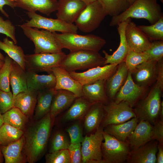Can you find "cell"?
Instances as JSON below:
<instances>
[{
	"label": "cell",
	"mask_w": 163,
	"mask_h": 163,
	"mask_svg": "<svg viewBox=\"0 0 163 163\" xmlns=\"http://www.w3.org/2000/svg\"><path fill=\"white\" fill-rule=\"evenodd\" d=\"M52 123L50 113L27 129L24 135L23 155L29 163L36 162L44 152L48 142Z\"/></svg>",
	"instance_id": "1"
},
{
	"label": "cell",
	"mask_w": 163,
	"mask_h": 163,
	"mask_svg": "<svg viewBox=\"0 0 163 163\" xmlns=\"http://www.w3.org/2000/svg\"><path fill=\"white\" fill-rule=\"evenodd\" d=\"M163 14L157 0H136L124 11L112 17L110 25L117 26L120 23L131 18L145 19L152 24L163 17Z\"/></svg>",
	"instance_id": "2"
},
{
	"label": "cell",
	"mask_w": 163,
	"mask_h": 163,
	"mask_svg": "<svg viewBox=\"0 0 163 163\" xmlns=\"http://www.w3.org/2000/svg\"><path fill=\"white\" fill-rule=\"evenodd\" d=\"M62 49H66L73 52L88 50L99 52L106 43L105 39L93 34L85 35L77 33L58 34L53 32Z\"/></svg>",
	"instance_id": "3"
},
{
	"label": "cell",
	"mask_w": 163,
	"mask_h": 163,
	"mask_svg": "<svg viewBox=\"0 0 163 163\" xmlns=\"http://www.w3.org/2000/svg\"><path fill=\"white\" fill-rule=\"evenodd\" d=\"M105 61L99 52L80 50L70 52L66 55L59 66L69 72L103 66Z\"/></svg>",
	"instance_id": "4"
},
{
	"label": "cell",
	"mask_w": 163,
	"mask_h": 163,
	"mask_svg": "<svg viewBox=\"0 0 163 163\" xmlns=\"http://www.w3.org/2000/svg\"><path fill=\"white\" fill-rule=\"evenodd\" d=\"M147 95L140 100L133 109L139 121H147L151 124L158 119L159 115L163 90L155 83Z\"/></svg>",
	"instance_id": "5"
},
{
	"label": "cell",
	"mask_w": 163,
	"mask_h": 163,
	"mask_svg": "<svg viewBox=\"0 0 163 163\" xmlns=\"http://www.w3.org/2000/svg\"><path fill=\"white\" fill-rule=\"evenodd\" d=\"M24 35L34 43V53H56L62 52L53 32L36 28L19 25Z\"/></svg>",
	"instance_id": "6"
},
{
	"label": "cell",
	"mask_w": 163,
	"mask_h": 163,
	"mask_svg": "<svg viewBox=\"0 0 163 163\" xmlns=\"http://www.w3.org/2000/svg\"><path fill=\"white\" fill-rule=\"evenodd\" d=\"M104 142L101 145L104 163H122L126 161L130 148L126 142L120 141L103 131Z\"/></svg>",
	"instance_id": "7"
},
{
	"label": "cell",
	"mask_w": 163,
	"mask_h": 163,
	"mask_svg": "<svg viewBox=\"0 0 163 163\" xmlns=\"http://www.w3.org/2000/svg\"><path fill=\"white\" fill-rule=\"evenodd\" d=\"M107 15L99 1L86 5L75 21L78 29L90 33L97 29Z\"/></svg>",
	"instance_id": "8"
},
{
	"label": "cell",
	"mask_w": 163,
	"mask_h": 163,
	"mask_svg": "<svg viewBox=\"0 0 163 163\" xmlns=\"http://www.w3.org/2000/svg\"><path fill=\"white\" fill-rule=\"evenodd\" d=\"M62 51L58 53H42L25 56V70L37 72H52L53 68L59 66L65 57Z\"/></svg>",
	"instance_id": "9"
},
{
	"label": "cell",
	"mask_w": 163,
	"mask_h": 163,
	"mask_svg": "<svg viewBox=\"0 0 163 163\" xmlns=\"http://www.w3.org/2000/svg\"><path fill=\"white\" fill-rule=\"evenodd\" d=\"M30 19L22 24L23 25L38 29H42L52 32L62 33H77L78 29L75 25L68 24L57 18H47L36 13L26 12Z\"/></svg>",
	"instance_id": "10"
},
{
	"label": "cell",
	"mask_w": 163,
	"mask_h": 163,
	"mask_svg": "<svg viewBox=\"0 0 163 163\" xmlns=\"http://www.w3.org/2000/svg\"><path fill=\"white\" fill-rule=\"evenodd\" d=\"M103 131L98 127L94 133L84 137L81 143L82 163H104L101 150Z\"/></svg>",
	"instance_id": "11"
},
{
	"label": "cell",
	"mask_w": 163,
	"mask_h": 163,
	"mask_svg": "<svg viewBox=\"0 0 163 163\" xmlns=\"http://www.w3.org/2000/svg\"><path fill=\"white\" fill-rule=\"evenodd\" d=\"M103 108L105 113L103 122L104 126L121 123L136 117L133 107L125 101L117 103L112 101L104 104Z\"/></svg>",
	"instance_id": "12"
},
{
	"label": "cell",
	"mask_w": 163,
	"mask_h": 163,
	"mask_svg": "<svg viewBox=\"0 0 163 163\" xmlns=\"http://www.w3.org/2000/svg\"><path fill=\"white\" fill-rule=\"evenodd\" d=\"M149 91V88L141 87L136 84L132 78L131 73L129 71L125 82L115 95L113 101L117 103L125 101L133 107L147 95Z\"/></svg>",
	"instance_id": "13"
},
{
	"label": "cell",
	"mask_w": 163,
	"mask_h": 163,
	"mask_svg": "<svg viewBox=\"0 0 163 163\" xmlns=\"http://www.w3.org/2000/svg\"><path fill=\"white\" fill-rule=\"evenodd\" d=\"M118 64H108L93 68L83 72H69L71 77L82 85L102 80H107L116 71Z\"/></svg>",
	"instance_id": "14"
},
{
	"label": "cell",
	"mask_w": 163,
	"mask_h": 163,
	"mask_svg": "<svg viewBox=\"0 0 163 163\" xmlns=\"http://www.w3.org/2000/svg\"><path fill=\"white\" fill-rule=\"evenodd\" d=\"M131 73L134 82L147 88L154 84L157 77V62L148 60L138 65Z\"/></svg>",
	"instance_id": "15"
},
{
	"label": "cell",
	"mask_w": 163,
	"mask_h": 163,
	"mask_svg": "<svg viewBox=\"0 0 163 163\" xmlns=\"http://www.w3.org/2000/svg\"><path fill=\"white\" fill-rule=\"evenodd\" d=\"M125 35L130 49L135 52H145L151 45V41L131 20L126 25Z\"/></svg>",
	"instance_id": "16"
},
{
	"label": "cell",
	"mask_w": 163,
	"mask_h": 163,
	"mask_svg": "<svg viewBox=\"0 0 163 163\" xmlns=\"http://www.w3.org/2000/svg\"><path fill=\"white\" fill-rule=\"evenodd\" d=\"M57 18L68 24H73L86 5L79 0H58Z\"/></svg>",
	"instance_id": "17"
},
{
	"label": "cell",
	"mask_w": 163,
	"mask_h": 163,
	"mask_svg": "<svg viewBox=\"0 0 163 163\" xmlns=\"http://www.w3.org/2000/svg\"><path fill=\"white\" fill-rule=\"evenodd\" d=\"M158 142L153 140L131 150L126 161L129 163H155Z\"/></svg>",
	"instance_id": "18"
},
{
	"label": "cell",
	"mask_w": 163,
	"mask_h": 163,
	"mask_svg": "<svg viewBox=\"0 0 163 163\" xmlns=\"http://www.w3.org/2000/svg\"><path fill=\"white\" fill-rule=\"evenodd\" d=\"M130 20L131 18L128 19L117 25V31L120 38V44L117 49L111 55L109 54L104 50L102 51L105 59L104 65L108 64H119L125 61L130 50L125 37V30L127 23Z\"/></svg>",
	"instance_id": "19"
},
{
	"label": "cell",
	"mask_w": 163,
	"mask_h": 163,
	"mask_svg": "<svg viewBox=\"0 0 163 163\" xmlns=\"http://www.w3.org/2000/svg\"><path fill=\"white\" fill-rule=\"evenodd\" d=\"M51 71L56 78V90L64 89L72 92L78 97H83L82 85L72 78L69 72L60 66L53 68Z\"/></svg>",
	"instance_id": "20"
},
{
	"label": "cell",
	"mask_w": 163,
	"mask_h": 163,
	"mask_svg": "<svg viewBox=\"0 0 163 163\" xmlns=\"http://www.w3.org/2000/svg\"><path fill=\"white\" fill-rule=\"evenodd\" d=\"M153 126L149 121H139L125 142L132 150L136 149L153 140Z\"/></svg>",
	"instance_id": "21"
},
{
	"label": "cell",
	"mask_w": 163,
	"mask_h": 163,
	"mask_svg": "<svg viewBox=\"0 0 163 163\" xmlns=\"http://www.w3.org/2000/svg\"><path fill=\"white\" fill-rule=\"evenodd\" d=\"M15 7H18L28 11H39L49 16L57 11L58 0H15Z\"/></svg>",
	"instance_id": "22"
},
{
	"label": "cell",
	"mask_w": 163,
	"mask_h": 163,
	"mask_svg": "<svg viewBox=\"0 0 163 163\" xmlns=\"http://www.w3.org/2000/svg\"><path fill=\"white\" fill-rule=\"evenodd\" d=\"M128 72L125 62L124 61L118 64L115 72L106 80V93L108 98L114 99L125 82Z\"/></svg>",
	"instance_id": "23"
},
{
	"label": "cell",
	"mask_w": 163,
	"mask_h": 163,
	"mask_svg": "<svg viewBox=\"0 0 163 163\" xmlns=\"http://www.w3.org/2000/svg\"><path fill=\"white\" fill-rule=\"evenodd\" d=\"M28 89L37 91L55 88L56 78L52 72L48 75H39L37 73L26 70Z\"/></svg>",
	"instance_id": "24"
},
{
	"label": "cell",
	"mask_w": 163,
	"mask_h": 163,
	"mask_svg": "<svg viewBox=\"0 0 163 163\" xmlns=\"http://www.w3.org/2000/svg\"><path fill=\"white\" fill-rule=\"evenodd\" d=\"M105 80L82 85L83 97L93 103H101L105 104L108 98L106 90Z\"/></svg>",
	"instance_id": "25"
},
{
	"label": "cell",
	"mask_w": 163,
	"mask_h": 163,
	"mask_svg": "<svg viewBox=\"0 0 163 163\" xmlns=\"http://www.w3.org/2000/svg\"><path fill=\"white\" fill-rule=\"evenodd\" d=\"M38 91L28 89L18 93L14 98V107L19 109L28 118L31 117L34 111Z\"/></svg>",
	"instance_id": "26"
},
{
	"label": "cell",
	"mask_w": 163,
	"mask_h": 163,
	"mask_svg": "<svg viewBox=\"0 0 163 163\" xmlns=\"http://www.w3.org/2000/svg\"><path fill=\"white\" fill-rule=\"evenodd\" d=\"M77 97L75 94L67 90L62 89L56 90L49 112L52 119L70 107Z\"/></svg>",
	"instance_id": "27"
},
{
	"label": "cell",
	"mask_w": 163,
	"mask_h": 163,
	"mask_svg": "<svg viewBox=\"0 0 163 163\" xmlns=\"http://www.w3.org/2000/svg\"><path fill=\"white\" fill-rule=\"evenodd\" d=\"M25 142L24 135L19 139L6 145H1L5 163H23L26 161L22 151Z\"/></svg>",
	"instance_id": "28"
},
{
	"label": "cell",
	"mask_w": 163,
	"mask_h": 163,
	"mask_svg": "<svg viewBox=\"0 0 163 163\" xmlns=\"http://www.w3.org/2000/svg\"><path fill=\"white\" fill-rule=\"evenodd\" d=\"M10 82L14 98L18 93L28 90L26 71L13 60L11 66Z\"/></svg>",
	"instance_id": "29"
},
{
	"label": "cell",
	"mask_w": 163,
	"mask_h": 163,
	"mask_svg": "<svg viewBox=\"0 0 163 163\" xmlns=\"http://www.w3.org/2000/svg\"><path fill=\"white\" fill-rule=\"evenodd\" d=\"M56 90L55 88L38 91L34 115L36 120L41 119L50 112L53 96Z\"/></svg>",
	"instance_id": "30"
},
{
	"label": "cell",
	"mask_w": 163,
	"mask_h": 163,
	"mask_svg": "<svg viewBox=\"0 0 163 163\" xmlns=\"http://www.w3.org/2000/svg\"><path fill=\"white\" fill-rule=\"evenodd\" d=\"M139 122L136 117H134L121 123L107 125L105 126L104 131L120 141L125 142L134 130Z\"/></svg>",
	"instance_id": "31"
},
{
	"label": "cell",
	"mask_w": 163,
	"mask_h": 163,
	"mask_svg": "<svg viewBox=\"0 0 163 163\" xmlns=\"http://www.w3.org/2000/svg\"><path fill=\"white\" fill-rule=\"evenodd\" d=\"M103 105L101 103H94L86 113L84 126L87 132H91L98 127L104 115Z\"/></svg>",
	"instance_id": "32"
},
{
	"label": "cell",
	"mask_w": 163,
	"mask_h": 163,
	"mask_svg": "<svg viewBox=\"0 0 163 163\" xmlns=\"http://www.w3.org/2000/svg\"><path fill=\"white\" fill-rule=\"evenodd\" d=\"M0 49L25 70V55L21 46L15 44L13 41L10 40L7 37L3 39V41L0 40Z\"/></svg>",
	"instance_id": "33"
},
{
	"label": "cell",
	"mask_w": 163,
	"mask_h": 163,
	"mask_svg": "<svg viewBox=\"0 0 163 163\" xmlns=\"http://www.w3.org/2000/svg\"><path fill=\"white\" fill-rule=\"evenodd\" d=\"M93 104L83 97H77L66 113L64 118L72 120L82 118Z\"/></svg>",
	"instance_id": "34"
},
{
	"label": "cell",
	"mask_w": 163,
	"mask_h": 163,
	"mask_svg": "<svg viewBox=\"0 0 163 163\" xmlns=\"http://www.w3.org/2000/svg\"><path fill=\"white\" fill-rule=\"evenodd\" d=\"M4 123L7 124L24 131L28 117L18 108L13 107L2 114Z\"/></svg>",
	"instance_id": "35"
},
{
	"label": "cell",
	"mask_w": 163,
	"mask_h": 163,
	"mask_svg": "<svg viewBox=\"0 0 163 163\" xmlns=\"http://www.w3.org/2000/svg\"><path fill=\"white\" fill-rule=\"evenodd\" d=\"M24 131L7 124L4 123L0 127V143L6 145L21 138Z\"/></svg>",
	"instance_id": "36"
},
{
	"label": "cell",
	"mask_w": 163,
	"mask_h": 163,
	"mask_svg": "<svg viewBox=\"0 0 163 163\" xmlns=\"http://www.w3.org/2000/svg\"><path fill=\"white\" fill-rule=\"evenodd\" d=\"M107 15L113 17L122 13L130 6L127 0H99Z\"/></svg>",
	"instance_id": "37"
},
{
	"label": "cell",
	"mask_w": 163,
	"mask_h": 163,
	"mask_svg": "<svg viewBox=\"0 0 163 163\" xmlns=\"http://www.w3.org/2000/svg\"><path fill=\"white\" fill-rule=\"evenodd\" d=\"M137 26L151 42L163 40V17L150 25H140Z\"/></svg>",
	"instance_id": "38"
},
{
	"label": "cell",
	"mask_w": 163,
	"mask_h": 163,
	"mask_svg": "<svg viewBox=\"0 0 163 163\" xmlns=\"http://www.w3.org/2000/svg\"><path fill=\"white\" fill-rule=\"evenodd\" d=\"M149 56L145 52H136L130 49L124 62L129 72H132L136 66L149 59Z\"/></svg>",
	"instance_id": "39"
},
{
	"label": "cell",
	"mask_w": 163,
	"mask_h": 163,
	"mask_svg": "<svg viewBox=\"0 0 163 163\" xmlns=\"http://www.w3.org/2000/svg\"><path fill=\"white\" fill-rule=\"evenodd\" d=\"M12 61L11 58L6 55L3 65L0 68V90L6 92L10 91V78Z\"/></svg>",
	"instance_id": "40"
},
{
	"label": "cell",
	"mask_w": 163,
	"mask_h": 163,
	"mask_svg": "<svg viewBox=\"0 0 163 163\" xmlns=\"http://www.w3.org/2000/svg\"><path fill=\"white\" fill-rule=\"evenodd\" d=\"M46 163H71L68 149L50 152L45 156Z\"/></svg>",
	"instance_id": "41"
},
{
	"label": "cell",
	"mask_w": 163,
	"mask_h": 163,
	"mask_svg": "<svg viewBox=\"0 0 163 163\" xmlns=\"http://www.w3.org/2000/svg\"><path fill=\"white\" fill-rule=\"evenodd\" d=\"M70 144V141L63 133L57 132L55 134L52 139L50 152L68 149Z\"/></svg>",
	"instance_id": "42"
},
{
	"label": "cell",
	"mask_w": 163,
	"mask_h": 163,
	"mask_svg": "<svg viewBox=\"0 0 163 163\" xmlns=\"http://www.w3.org/2000/svg\"><path fill=\"white\" fill-rule=\"evenodd\" d=\"M145 51L149 55V60L158 62L163 59V40L152 41L149 47Z\"/></svg>",
	"instance_id": "43"
},
{
	"label": "cell",
	"mask_w": 163,
	"mask_h": 163,
	"mask_svg": "<svg viewBox=\"0 0 163 163\" xmlns=\"http://www.w3.org/2000/svg\"><path fill=\"white\" fill-rule=\"evenodd\" d=\"M14 97L11 91L0 90V113L3 114L14 107Z\"/></svg>",
	"instance_id": "44"
},
{
	"label": "cell",
	"mask_w": 163,
	"mask_h": 163,
	"mask_svg": "<svg viewBox=\"0 0 163 163\" xmlns=\"http://www.w3.org/2000/svg\"><path fill=\"white\" fill-rule=\"evenodd\" d=\"M0 33L10 37L15 44L17 43L15 36V27L9 20H4L0 16Z\"/></svg>",
	"instance_id": "45"
},
{
	"label": "cell",
	"mask_w": 163,
	"mask_h": 163,
	"mask_svg": "<svg viewBox=\"0 0 163 163\" xmlns=\"http://www.w3.org/2000/svg\"><path fill=\"white\" fill-rule=\"evenodd\" d=\"M69 134L70 143L75 144L81 143L84 138L82 130L78 124L75 123L71 126L66 130Z\"/></svg>",
	"instance_id": "46"
},
{
	"label": "cell",
	"mask_w": 163,
	"mask_h": 163,
	"mask_svg": "<svg viewBox=\"0 0 163 163\" xmlns=\"http://www.w3.org/2000/svg\"><path fill=\"white\" fill-rule=\"evenodd\" d=\"M68 150L70 156L71 163H82L81 143H70Z\"/></svg>",
	"instance_id": "47"
},
{
	"label": "cell",
	"mask_w": 163,
	"mask_h": 163,
	"mask_svg": "<svg viewBox=\"0 0 163 163\" xmlns=\"http://www.w3.org/2000/svg\"><path fill=\"white\" fill-rule=\"evenodd\" d=\"M152 136L153 140L159 144H163V120H157L153 123Z\"/></svg>",
	"instance_id": "48"
},
{
	"label": "cell",
	"mask_w": 163,
	"mask_h": 163,
	"mask_svg": "<svg viewBox=\"0 0 163 163\" xmlns=\"http://www.w3.org/2000/svg\"><path fill=\"white\" fill-rule=\"evenodd\" d=\"M155 83L163 90V59L157 62V77Z\"/></svg>",
	"instance_id": "49"
},
{
	"label": "cell",
	"mask_w": 163,
	"mask_h": 163,
	"mask_svg": "<svg viewBox=\"0 0 163 163\" xmlns=\"http://www.w3.org/2000/svg\"><path fill=\"white\" fill-rule=\"evenodd\" d=\"M5 5H8L13 9L15 7L14 1L11 0H0V11L5 17L8 18L9 15L4 9Z\"/></svg>",
	"instance_id": "50"
},
{
	"label": "cell",
	"mask_w": 163,
	"mask_h": 163,
	"mask_svg": "<svg viewBox=\"0 0 163 163\" xmlns=\"http://www.w3.org/2000/svg\"><path fill=\"white\" fill-rule=\"evenodd\" d=\"M158 153L156 156V162L163 163V144H158Z\"/></svg>",
	"instance_id": "51"
},
{
	"label": "cell",
	"mask_w": 163,
	"mask_h": 163,
	"mask_svg": "<svg viewBox=\"0 0 163 163\" xmlns=\"http://www.w3.org/2000/svg\"><path fill=\"white\" fill-rule=\"evenodd\" d=\"M84 3H85L86 5L88 4L91 3L93 2H94L99 1V0H79Z\"/></svg>",
	"instance_id": "52"
},
{
	"label": "cell",
	"mask_w": 163,
	"mask_h": 163,
	"mask_svg": "<svg viewBox=\"0 0 163 163\" xmlns=\"http://www.w3.org/2000/svg\"><path fill=\"white\" fill-rule=\"evenodd\" d=\"M1 145L0 143V163H2L3 161V156L1 152Z\"/></svg>",
	"instance_id": "53"
},
{
	"label": "cell",
	"mask_w": 163,
	"mask_h": 163,
	"mask_svg": "<svg viewBox=\"0 0 163 163\" xmlns=\"http://www.w3.org/2000/svg\"><path fill=\"white\" fill-rule=\"evenodd\" d=\"M4 123V121L2 118V114L0 113V127Z\"/></svg>",
	"instance_id": "54"
},
{
	"label": "cell",
	"mask_w": 163,
	"mask_h": 163,
	"mask_svg": "<svg viewBox=\"0 0 163 163\" xmlns=\"http://www.w3.org/2000/svg\"><path fill=\"white\" fill-rule=\"evenodd\" d=\"M5 57L0 52V60L4 61Z\"/></svg>",
	"instance_id": "55"
},
{
	"label": "cell",
	"mask_w": 163,
	"mask_h": 163,
	"mask_svg": "<svg viewBox=\"0 0 163 163\" xmlns=\"http://www.w3.org/2000/svg\"><path fill=\"white\" fill-rule=\"evenodd\" d=\"M4 61L0 60V68H1L3 65L4 63Z\"/></svg>",
	"instance_id": "56"
},
{
	"label": "cell",
	"mask_w": 163,
	"mask_h": 163,
	"mask_svg": "<svg viewBox=\"0 0 163 163\" xmlns=\"http://www.w3.org/2000/svg\"><path fill=\"white\" fill-rule=\"evenodd\" d=\"M130 5L132 4L136 0H127Z\"/></svg>",
	"instance_id": "57"
},
{
	"label": "cell",
	"mask_w": 163,
	"mask_h": 163,
	"mask_svg": "<svg viewBox=\"0 0 163 163\" xmlns=\"http://www.w3.org/2000/svg\"><path fill=\"white\" fill-rule=\"evenodd\" d=\"M159 0L161 3H163V0Z\"/></svg>",
	"instance_id": "58"
},
{
	"label": "cell",
	"mask_w": 163,
	"mask_h": 163,
	"mask_svg": "<svg viewBox=\"0 0 163 163\" xmlns=\"http://www.w3.org/2000/svg\"><path fill=\"white\" fill-rule=\"evenodd\" d=\"M12 0V1H14L15 0Z\"/></svg>",
	"instance_id": "59"
}]
</instances>
